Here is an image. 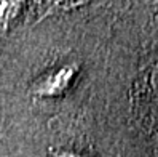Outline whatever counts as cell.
<instances>
[{
  "label": "cell",
  "instance_id": "obj_1",
  "mask_svg": "<svg viewBox=\"0 0 158 157\" xmlns=\"http://www.w3.org/2000/svg\"><path fill=\"white\" fill-rule=\"evenodd\" d=\"M77 76V66L75 64H62L54 69L45 72L42 77L35 80L32 85V93L42 98H51L62 95Z\"/></svg>",
  "mask_w": 158,
  "mask_h": 157
},
{
  "label": "cell",
  "instance_id": "obj_2",
  "mask_svg": "<svg viewBox=\"0 0 158 157\" xmlns=\"http://www.w3.org/2000/svg\"><path fill=\"white\" fill-rule=\"evenodd\" d=\"M21 3L15 2H2L0 3V27H5L16 16Z\"/></svg>",
  "mask_w": 158,
  "mask_h": 157
},
{
  "label": "cell",
  "instance_id": "obj_3",
  "mask_svg": "<svg viewBox=\"0 0 158 157\" xmlns=\"http://www.w3.org/2000/svg\"><path fill=\"white\" fill-rule=\"evenodd\" d=\"M54 155H56V157H83V155H80V154L69 152V151H59V152H56Z\"/></svg>",
  "mask_w": 158,
  "mask_h": 157
}]
</instances>
